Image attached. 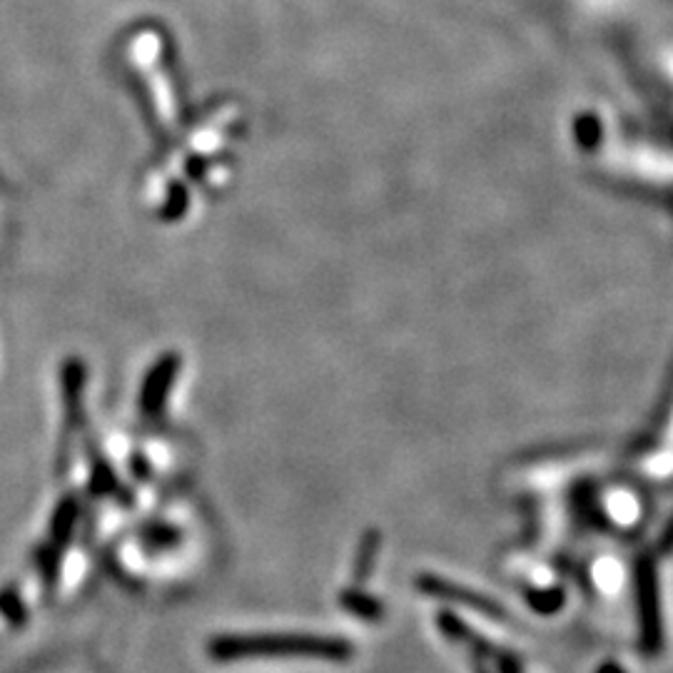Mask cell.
<instances>
[{"mask_svg":"<svg viewBox=\"0 0 673 673\" xmlns=\"http://www.w3.org/2000/svg\"><path fill=\"white\" fill-rule=\"evenodd\" d=\"M177 369H180L177 354H165V357H160L153 364V369H150L148 379L143 384V392H140V407H143L145 414H155L163 409L168 392L172 389V382L177 377Z\"/></svg>","mask_w":673,"mask_h":673,"instance_id":"obj_1","label":"cell"},{"mask_svg":"<svg viewBox=\"0 0 673 673\" xmlns=\"http://www.w3.org/2000/svg\"><path fill=\"white\" fill-rule=\"evenodd\" d=\"M75 524V502H65L55 514V536H60V541H65L63 536H68V531Z\"/></svg>","mask_w":673,"mask_h":673,"instance_id":"obj_2","label":"cell"}]
</instances>
